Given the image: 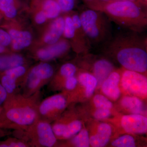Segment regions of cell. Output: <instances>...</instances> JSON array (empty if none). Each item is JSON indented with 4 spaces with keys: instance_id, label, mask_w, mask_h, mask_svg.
<instances>
[{
    "instance_id": "cell-1",
    "label": "cell",
    "mask_w": 147,
    "mask_h": 147,
    "mask_svg": "<svg viewBox=\"0 0 147 147\" xmlns=\"http://www.w3.org/2000/svg\"><path fill=\"white\" fill-rule=\"evenodd\" d=\"M40 97V91L30 96L18 93L7 97L3 105L0 128L26 130L38 119Z\"/></svg>"
},
{
    "instance_id": "cell-2",
    "label": "cell",
    "mask_w": 147,
    "mask_h": 147,
    "mask_svg": "<svg viewBox=\"0 0 147 147\" xmlns=\"http://www.w3.org/2000/svg\"><path fill=\"white\" fill-rule=\"evenodd\" d=\"M138 33L131 31L119 34L108 40L107 47L115 52L119 62L125 68L143 73L147 69L146 46Z\"/></svg>"
},
{
    "instance_id": "cell-3",
    "label": "cell",
    "mask_w": 147,
    "mask_h": 147,
    "mask_svg": "<svg viewBox=\"0 0 147 147\" xmlns=\"http://www.w3.org/2000/svg\"><path fill=\"white\" fill-rule=\"evenodd\" d=\"M91 9L101 11L110 20L132 31L139 33L147 25V13L134 1L120 0Z\"/></svg>"
},
{
    "instance_id": "cell-4",
    "label": "cell",
    "mask_w": 147,
    "mask_h": 147,
    "mask_svg": "<svg viewBox=\"0 0 147 147\" xmlns=\"http://www.w3.org/2000/svg\"><path fill=\"white\" fill-rule=\"evenodd\" d=\"M79 16L91 45L106 42L110 40L111 38L110 19L104 13L90 9L83 11Z\"/></svg>"
},
{
    "instance_id": "cell-5",
    "label": "cell",
    "mask_w": 147,
    "mask_h": 147,
    "mask_svg": "<svg viewBox=\"0 0 147 147\" xmlns=\"http://www.w3.org/2000/svg\"><path fill=\"white\" fill-rule=\"evenodd\" d=\"M24 131L25 138L30 146L52 147L57 142L52 125L49 122L38 119L36 122Z\"/></svg>"
},
{
    "instance_id": "cell-6",
    "label": "cell",
    "mask_w": 147,
    "mask_h": 147,
    "mask_svg": "<svg viewBox=\"0 0 147 147\" xmlns=\"http://www.w3.org/2000/svg\"><path fill=\"white\" fill-rule=\"evenodd\" d=\"M53 67L47 63H40L34 67L24 79L21 86L22 94L30 96L40 91L48 83L54 74Z\"/></svg>"
},
{
    "instance_id": "cell-7",
    "label": "cell",
    "mask_w": 147,
    "mask_h": 147,
    "mask_svg": "<svg viewBox=\"0 0 147 147\" xmlns=\"http://www.w3.org/2000/svg\"><path fill=\"white\" fill-rule=\"evenodd\" d=\"M66 103L65 97L61 94L46 98L40 101L38 106V119L50 123L56 117L58 112L65 108Z\"/></svg>"
},
{
    "instance_id": "cell-8",
    "label": "cell",
    "mask_w": 147,
    "mask_h": 147,
    "mask_svg": "<svg viewBox=\"0 0 147 147\" xmlns=\"http://www.w3.org/2000/svg\"><path fill=\"white\" fill-rule=\"evenodd\" d=\"M26 72V67L21 65L0 73V82L7 93V97L18 93Z\"/></svg>"
},
{
    "instance_id": "cell-9",
    "label": "cell",
    "mask_w": 147,
    "mask_h": 147,
    "mask_svg": "<svg viewBox=\"0 0 147 147\" xmlns=\"http://www.w3.org/2000/svg\"><path fill=\"white\" fill-rule=\"evenodd\" d=\"M122 84L129 92L139 96H146L147 78L140 72L127 69L123 74Z\"/></svg>"
},
{
    "instance_id": "cell-10",
    "label": "cell",
    "mask_w": 147,
    "mask_h": 147,
    "mask_svg": "<svg viewBox=\"0 0 147 147\" xmlns=\"http://www.w3.org/2000/svg\"><path fill=\"white\" fill-rule=\"evenodd\" d=\"M121 124L124 129L128 133L142 134L147 132V119L139 114L124 116Z\"/></svg>"
},
{
    "instance_id": "cell-11",
    "label": "cell",
    "mask_w": 147,
    "mask_h": 147,
    "mask_svg": "<svg viewBox=\"0 0 147 147\" xmlns=\"http://www.w3.org/2000/svg\"><path fill=\"white\" fill-rule=\"evenodd\" d=\"M69 47V44L67 41L61 40L52 44L49 47L39 50L37 53V56L41 60H50L65 53Z\"/></svg>"
},
{
    "instance_id": "cell-12",
    "label": "cell",
    "mask_w": 147,
    "mask_h": 147,
    "mask_svg": "<svg viewBox=\"0 0 147 147\" xmlns=\"http://www.w3.org/2000/svg\"><path fill=\"white\" fill-rule=\"evenodd\" d=\"M82 123L80 121H71L67 123H56L52 125L53 131L56 137H62L68 139L78 133L82 128Z\"/></svg>"
},
{
    "instance_id": "cell-13",
    "label": "cell",
    "mask_w": 147,
    "mask_h": 147,
    "mask_svg": "<svg viewBox=\"0 0 147 147\" xmlns=\"http://www.w3.org/2000/svg\"><path fill=\"white\" fill-rule=\"evenodd\" d=\"M120 79V75L119 72L113 71L102 83V92L114 100L117 99L120 94L118 86Z\"/></svg>"
},
{
    "instance_id": "cell-14",
    "label": "cell",
    "mask_w": 147,
    "mask_h": 147,
    "mask_svg": "<svg viewBox=\"0 0 147 147\" xmlns=\"http://www.w3.org/2000/svg\"><path fill=\"white\" fill-rule=\"evenodd\" d=\"M75 28L74 38H76L80 51H87L91 47L89 40L83 28L78 14H74L71 17Z\"/></svg>"
},
{
    "instance_id": "cell-15",
    "label": "cell",
    "mask_w": 147,
    "mask_h": 147,
    "mask_svg": "<svg viewBox=\"0 0 147 147\" xmlns=\"http://www.w3.org/2000/svg\"><path fill=\"white\" fill-rule=\"evenodd\" d=\"M112 133L111 127L107 123L100 124L98 128L97 132L90 139V144L92 147H103L110 140Z\"/></svg>"
},
{
    "instance_id": "cell-16",
    "label": "cell",
    "mask_w": 147,
    "mask_h": 147,
    "mask_svg": "<svg viewBox=\"0 0 147 147\" xmlns=\"http://www.w3.org/2000/svg\"><path fill=\"white\" fill-rule=\"evenodd\" d=\"M65 20L62 17L55 19L51 24L50 30L44 37V41L49 44L58 42L63 34Z\"/></svg>"
},
{
    "instance_id": "cell-17",
    "label": "cell",
    "mask_w": 147,
    "mask_h": 147,
    "mask_svg": "<svg viewBox=\"0 0 147 147\" xmlns=\"http://www.w3.org/2000/svg\"><path fill=\"white\" fill-rule=\"evenodd\" d=\"M113 65L109 61L101 59L96 61L93 66L94 76L97 83L101 85L113 71Z\"/></svg>"
},
{
    "instance_id": "cell-18",
    "label": "cell",
    "mask_w": 147,
    "mask_h": 147,
    "mask_svg": "<svg viewBox=\"0 0 147 147\" xmlns=\"http://www.w3.org/2000/svg\"><path fill=\"white\" fill-rule=\"evenodd\" d=\"M12 47L15 50H20L27 47L30 44L32 36L30 33L26 31H19L16 30L9 31Z\"/></svg>"
},
{
    "instance_id": "cell-19",
    "label": "cell",
    "mask_w": 147,
    "mask_h": 147,
    "mask_svg": "<svg viewBox=\"0 0 147 147\" xmlns=\"http://www.w3.org/2000/svg\"><path fill=\"white\" fill-rule=\"evenodd\" d=\"M24 58L18 55H0V73L19 66L23 65Z\"/></svg>"
},
{
    "instance_id": "cell-20",
    "label": "cell",
    "mask_w": 147,
    "mask_h": 147,
    "mask_svg": "<svg viewBox=\"0 0 147 147\" xmlns=\"http://www.w3.org/2000/svg\"><path fill=\"white\" fill-rule=\"evenodd\" d=\"M79 82L86 89V96H90L97 86V79L93 75L87 72H84L79 74Z\"/></svg>"
},
{
    "instance_id": "cell-21",
    "label": "cell",
    "mask_w": 147,
    "mask_h": 147,
    "mask_svg": "<svg viewBox=\"0 0 147 147\" xmlns=\"http://www.w3.org/2000/svg\"><path fill=\"white\" fill-rule=\"evenodd\" d=\"M121 104L124 108L134 114H140L143 110V102L136 97L125 96L123 98Z\"/></svg>"
},
{
    "instance_id": "cell-22",
    "label": "cell",
    "mask_w": 147,
    "mask_h": 147,
    "mask_svg": "<svg viewBox=\"0 0 147 147\" xmlns=\"http://www.w3.org/2000/svg\"><path fill=\"white\" fill-rule=\"evenodd\" d=\"M43 9L47 18H54L58 17L61 9L58 3L55 0H47L44 3Z\"/></svg>"
},
{
    "instance_id": "cell-23",
    "label": "cell",
    "mask_w": 147,
    "mask_h": 147,
    "mask_svg": "<svg viewBox=\"0 0 147 147\" xmlns=\"http://www.w3.org/2000/svg\"><path fill=\"white\" fill-rule=\"evenodd\" d=\"M0 11L8 18H13L17 13L13 0H0Z\"/></svg>"
},
{
    "instance_id": "cell-24",
    "label": "cell",
    "mask_w": 147,
    "mask_h": 147,
    "mask_svg": "<svg viewBox=\"0 0 147 147\" xmlns=\"http://www.w3.org/2000/svg\"><path fill=\"white\" fill-rule=\"evenodd\" d=\"M72 143L76 147H89L90 139L87 130L83 129L80 131V133L72 139Z\"/></svg>"
},
{
    "instance_id": "cell-25",
    "label": "cell",
    "mask_w": 147,
    "mask_h": 147,
    "mask_svg": "<svg viewBox=\"0 0 147 147\" xmlns=\"http://www.w3.org/2000/svg\"><path fill=\"white\" fill-rule=\"evenodd\" d=\"M112 145L117 147H134L135 146V143L133 137L126 135L116 139L113 142Z\"/></svg>"
},
{
    "instance_id": "cell-26",
    "label": "cell",
    "mask_w": 147,
    "mask_h": 147,
    "mask_svg": "<svg viewBox=\"0 0 147 147\" xmlns=\"http://www.w3.org/2000/svg\"><path fill=\"white\" fill-rule=\"evenodd\" d=\"M30 147L28 142L23 139L10 138L0 142V147Z\"/></svg>"
},
{
    "instance_id": "cell-27",
    "label": "cell",
    "mask_w": 147,
    "mask_h": 147,
    "mask_svg": "<svg viewBox=\"0 0 147 147\" xmlns=\"http://www.w3.org/2000/svg\"><path fill=\"white\" fill-rule=\"evenodd\" d=\"M65 25L63 34L68 39H73L75 35V28L70 16H67L64 19Z\"/></svg>"
},
{
    "instance_id": "cell-28",
    "label": "cell",
    "mask_w": 147,
    "mask_h": 147,
    "mask_svg": "<svg viewBox=\"0 0 147 147\" xmlns=\"http://www.w3.org/2000/svg\"><path fill=\"white\" fill-rule=\"evenodd\" d=\"M94 102L98 109H110L113 107L112 102L102 95H96L94 98Z\"/></svg>"
},
{
    "instance_id": "cell-29",
    "label": "cell",
    "mask_w": 147,
    "mask_h": 147,
    "mask_svg": "<svg viewBox=\"0 0 147 147\" xmlns=\"http://www.w3.org/2000/svg\"><path fill=\"white\" fill-rule=\"evenodd\" d=\"M76 66L71 63H67L62 66L60 70L61 76L66 80L67 78L74 76L76 73Z\"/></svg>"
},
{
    "instance_id": "cell-30",
    "label": "cell",
    "mask_w": 147,
    "mask_h": 147,
    "mask_svg": "<svg viewBox=\"0 0 147 147\" xmlns=\"http://www.w3.org/2000/svg\"><path fill=\"white\" fill-rule=\"evenodd\" d=\"M58 4L61 10L69 11L72 10L74 6V0H58Z\"/></svg>"
},
{
    "instance_id": "cell-31",
    "label": "cell",
    "mask_w": 147,
    "mask_h": 147,
    "mask_svg": "<svg viewBox=\"0 0 147 147\" xmlns=\"http://www.w3.org/2000/svg\"><path fill=\"white\" fill-rule=\"evenodd\" d=\"M11 42L10 35L3 29H0V44L6 47Z\"/></svg>"
},
{
    "instance_id": "cell-32",
    "label": "cell",
    "mask_w": 147,
    "mask_h": 147,
    "mask_svg": "<svg viewBox=\"0 0 147 147\" xmlns=\"http://www.w3.org/2000/svg\"><path fill=\"white\" fill-rule=\"evenodd\" d=\"M110 115V109L98 108L94 113V117L98 119H102L108 117Z\"/></svg>"
},
{
    "instance_id": "cell-33",
    "label": "cell",
    "mask_w": 147,
    "mask_h": 147,
    "mask_svg": "<svg viewBox=\"0 0 147 147\" xmlns=\"http://www.w3.org/2000/svg\"><path fill=\"white\" fill-rule=\"evenodd\" d=\"M77 80L74 76L69 77L66 80L65 86L66 89L69 90H73L77 85Z\"/></svg>"
},
{
    "instance_id": "cell-34",
    "label": "cell",
    "mask_w": 147,
    "mask_h": 147,
    "mask_svg": "<svg viewBox=\"0 0 147 147\" xmlns=\"http://www.w3.org/2000/svg\"><path fill=\"white\" fill-rule=\"evenodd\" d=\"M7 97V93L0 82V106H3Z\"/></svg>"
},
{
    "instance_id": "cell-35",
    "label": "cell",
    "mask_w": 147,
    "mask_h": 147,
    "mask_svg": "<svg viewBox=\"0 0 147 147\" xmlns=\"http://www.w3.org/2000/svg\"><path fill=\"white\" fill-rule=\"evenodd\" d=\"M46 18H47V17H46L44 11H40L39 13H38L36 16V22L38 24H43L46 21Z\"/></svg>"
},
{
    "instance_id": "cell-36",
    "label": "cell",
    "mask_w": 147,
    "mask_h": 147,
    "mask_svg": "<svg viewBox=\"0 0 147 147\" xmlns=\"http://www.w3.org/2000/svg\"><path fill=\"white\" fill-rule=\"evenodd\" d=\"M6 51L5 47L0 44V55L3 54Z\"/></svg>"
},
{
    "instance_id": "cell-37",
    "label": "cell",
    "mask_w": 147,
    "mask_h": 147,
    "mask_svg": "<svg viewBox=\"0 0 147 147\" xmlns=\"http://www.w3.org/2000/svg\"><path fill=\"white\" fill-rule=\"evenodd\" d=\"M5 132L6 131L3 130L2 129L0 128V138L4 136L5 135Z\"/></svg>"
},
{
    "instance_id": "cell-38",
    "label": "cell",
    "mask_w": 147,
    "mask_h": 147,
    "mask_svg": "<svg viewBox=\"0 0 147 147\" xmlns=\"http://www.w3.org/2000/svg\"><path fill=\"white\" fill-rule=\"evenodd\" d=\"M3 111V107L2 106H0V119L1 117Z\"/></svg>"
},
{
    "instance_id": "cell-39",
    "label": "cell",
    "mask_w": 147,
    "mask_h": 147,
    "mask_svg": "<svg viewBox=\"0 0 147 147\" xmlns=\"http://www.w3.org/2000/svg\"><path fill=\"white\" fill-rule=\"evenodd\" d=\"M101 1H109V0H101Z\"/></svg>"
},
{
    "instance_id": "cell-40",
    "label": "cell",
    "mask_w": 147,
    "mask_h": 147,
    "mask_svg": "<svg viewBox=\"0 0 147 147\" xmlns=\"http://www.w3.org/2000/svg\"><path fill=\"white\" fill-rule=\"evenodd\" d=\"M126 1H134V0H126Z\"/></svg>"
},
{
    "instance_id": "cell-41",
    "label": "cell",
    "mask_w": 147,
    "mask_h": 147,
    "mask_svg": "<svg viewBox=\"0 0 147 147\" xmlns=\"http://www.w3.org/2000/svg\"><path fill=\"white\" fill-rule=\"evenodd\" d=\"M87 1H90V0H87Z\"/></svg>"
}]
</instances>
